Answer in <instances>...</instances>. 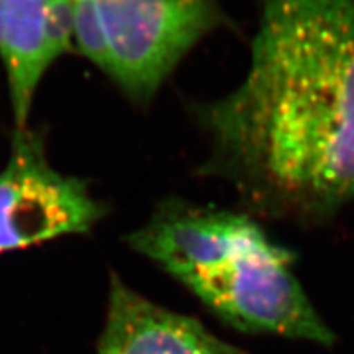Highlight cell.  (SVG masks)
Returning <instances> with one entry per match:
<instances>
[{
	"mask_svg": "<svg viewBox=\"0 0 354 354\" xmlns=\"http://www.w3.org/2000/svg\"><path fill=\"white\" fill-rule=\"evenodd\" d=\"M194 110L201 172L256 218L317 225L354 203V0H261L245 79Z\"/></svg>",
	"mask_w": 354,
	"mask_h": 354,
	"instance_id": "1",
	"label": "cell"
},
{
	"mask_svg": "<svg viewBox=\"0 0 354 354\" xmlns=\"http://www.w3.org/2000/svg\"><path fill=\"white\" fill-rule=\"evenodd\" d=\"M127 241L233 328L335 342L292 271L294 254L248 212L171 197Z\"/></svg>",
	"mask_w": 354,
	"mask_h": 354,
	"instance_id": "2",
	"label": "cell"
},
{
	"mask_svg": "<svg viewBox=\"0 0 354 354\" xmlns=\"http://www.w3.org/2000/svg\"><path fill=\"white\" fill-rule=\"evenodd\" d=\"M74 44L136 104H148L203 38L232 26L220 0H73Z\"/></svg>",
	"mask_w": 354,
	"mask_h": 354,
	"instance_id": "3",
	"label": "cell"
},
{
	"mask_svg": "<svg viewBox=\"0 0 354 354\" xmlns=\"http://www.w3.org/2000/svg\"><path fill=\"white\" fill-rule=\"evenodd\" d=\"M104 215L82 179L53 167L39 135L15 130L0 171V253L87 233Z\"/></svg>",
	"mask_w": 354,
	"mask_h": 354,
	"instance_id": "4",
	"label": "cell"
},
{
	"mask_svg": "<svg viewBox=\"0 0 354 354\" xmlns=\"http://www.w3.org/2000/svg\"><path fill=\"white\" fill-rule=\"evenodd\" d=\"M73 44V0H0V57L17 131L28 128L39 82Z\"/></svg>",
	"mask_w": 354,
	"mask_h": 354,
	"instance_id": "5",
	"label": "cell"
},
{
	"mask_svg": "<svg viewBox=\"0 0 354 354\" xmlns=\"http://www.w3.org/2000/svg\"><path fill=\"white\" fill-rule=\"evenodd\" d=\"M99 354L250 353L221 342L196 318L151 302L112 276Z\"/></svg>",
	"mask_w": 354,
	"mask_h": 354,
	"instance_id": "6",
	"label": "cell"
}]
</instances>
